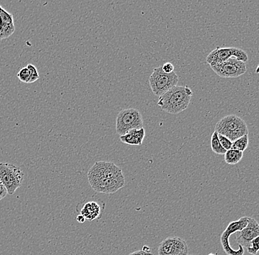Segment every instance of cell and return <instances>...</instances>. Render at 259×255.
Masks as SVG:
<instances>
[{
	"mask_svg": "<svg viewBox=\"0 0 259 255\" xmlns=\"http://www.w3.org/2000/svg\"><path fill=\"white\" fill-rule=\"evenodd\" d=\"M193 91L187 85H176L159 97L158 105L168 114H179L190 103Z\"/></svg>",
	"mask_w": 259,
	"mask_h": 255,
	"instance_id": "1",
	"label": "cell"
},
{
	"mask_svg": "<svg viewBox=\"0 0 259 255\" xmlns=\"http://www.w3.org/2000/svg\"><path fill=\"white\" fill-rule=\"evenodd\" d=\"M215 131L234 142L239 137L248 135V127L242 118L238 116L231 114L217 123Z\"/></svg>",
	"mask_w": 259,
	"mask_h": 255,
	"instance_id": "2",
	"label": "cell"
},
{
	"mask_svg": "<svg viewBox=\"0 0 259 255\" xmlns=\"http://www.w3.org/2000/svg\"><path fill=\"white\" fill-rule=\"evenodd\" d=\"M179 78L176 72L166 74L162 70L161 66L156 68L149 79L150 88L155 95L161 97L165 93L173 87L176 86Z\"/></svg>",
	"mask_w": 259,
	"mask_h": 255,
	"instance_id": "3",
	"label": "cell"
},
{
	"mask_svg": "<svg viewBox=\"0 0 259 255\" xmlns=\"http://www.w3.org/2000/svg\"><path fill=\"white\" fill-rule=\"evenodd\" d=\"M144 127V121L141 113L134 108H127L119 113L116 121V130L120 136L134 130Z\"/></svg>",
	"mask_w": 259,
	"mask_h": 255,
	"instance_id": "4",
	"label": "cell"
},
{
	"mask_svg": "<svg viewBox=\"0 0 259 255\" xmlns=\"http://www.w3.org/2000/svg\"><path fill=\"white\" fill-rule=\"evenodd\" d=\"M24 173L20 168L7 163H0V181L6 188L9 195H13L21 186Z\"/></svg>",
	"mask_w": 259,
	"mask_h": 255,
	"instance_id": "5",
	"label": "cell"
},
{
	"mask_svg": "<svg viewBox=\"0 0 259 255\" xmlns=\"http://www.w3.org/2000/svg\"><path fill=\"white\" fill-rule=\"evenodd\" d=\"M232 57L237 58L238 60L244 63L248 60V56L243 49L237 47H218L207 56L206 61L210 66H217L227 61Z\"/></svg>",
	"mask_w": 259,
	"mask_h": 255,
	"instance_id": "6",
	"label": "cell"
},
{
	"mask_svg": "<svg viewBox=\"0 0 259 255\" xmlns=\"http://www.w3.org/2000/svg\"><path fill=\"white\" fill-rule=\"evenodd\" d=\"M250 217H241L237 221H231L228 224L225 231L221 235L220 242L223 248L224 252L228 255H244V250L242 246H240L237 250H234L230 244V236L235 234L237 232L241 231L247 226Z\"/></svg>",
	"mask_w": 259,
	"mask_h": 255,
	"instance_id": "7",
	"label": "cell"
},
{
	"mask_svg": "<svg viewBox=\"0 0 259 255\" xmlns=\"http://www.w3.org/2000/svg\"><path fill=\"white\" fill-rule=\"evenodd\" d=\"M211 68L218 76L222 78H239L247 72L246 63L234 57L221 64L211 66Z\"/></svg>",
	"mask_w": 259,
	"mask_h": 255,
	"instance_id": "8",
	"label": "cell"
},
{
	"mask_svg": "<svg viewBox=\"0 0 259 255\" xmlns=\"http://www.w3.org/2000/svg\"><path fill=\"white\" fill-rule=\"evenodd\" d=\"M88 179L94 191L105 194H113L124 187L125 183L116 182L104 177L99 174L89 170L88 172Z\"/></svg>",
	"mask_w": 259,
	"mask_h": 255,
	"instance_id": "9",
	"label": "cell"
},
{
	"mask_svg": "<svg viewBox=\"0 0 259 255\" xmlns=\"http://www.w3.org/2000/svg\"><path fill=\"white\" fill-rule=\"evenodd\" d=\"M159 255H188L189 247L183 239L169 237L159 244Z\"/></svg>",
	"mask_w": 259,
	"mask_h": 255,
	"instance_id": "10",
	"label": "cell"
},
{
	"mask_svg": "<svg viewBox=\"0 0 259 255\" xmlns=\"http://www.w3.org/2000/svg\"><path fill=\"white\" fill-rule=\"evenodd\" d=\"M89 170L102 175L104 177L116 182L125 183V179L123 175L121 169L115 163L111 162H96Z\"/></svg>",
	"mask_w": 259,
	"mask_h": 255,
	"instance_id": "11",
	"label": "cell"
},
{
	"mask_svg": "<svg viewBox=\"0 0 259 255\" xmlns=\"http://www.w3.org/2000/svg\"><path fill=\"white\" fill-rule=\"evenodd\" d=\"M235 234L239 245L246 248L252 240L259 236V224L254 218H250L247 226Z\"/></svg>",
	"mask_w": 259,
	"mask_h": 255,
	"instance_id": "12",
	"label": "cell"
},
{
	"mask_svg": "<svg viewBox=\"0 0 259 255\" xmlns=\"http://www.w3.org/2000/svg\"><path fill=\"white\" fill-rule=\"evenodd\" d=\"M0 29L2 30L3 39H8L15 32L14 18L12 14L7 12L0 5Z\"/></svg>",
	"mask_w": 259,
	"mask_h": 255,
	"instance_id": "13",
	"label": "cell"
},
{
	"mask_svg": "<svg viewBox=\"0 0 259 255\" xmlns=\"http://www.w3.org/2000/svg\"><path fill=\"white\" fill-rule=\"evenodd\" d=\"M103 210L104 206H101L99 203L97 202V201H89V202L84 204L82 209H81L80 214L83 216L85 220L94 221V220L100 218Z\"/></svg>",
	"mask_w": 259,
	"mask_h": 255,
	"instance_id": "14",
	"label": "cell"
},
{
	"mask_svg": "<svg viewBox=\"0 0 259 255\" xmlns=\"http://www.w3.org/2000/svg\"><path fill=\"white\" fill-rule=\"evenodd\" d=\"M145 137V130L144 127L141 129H134L124 136L120 137V140L125 144L132 146H140L142 144L143 140Z\"/></svg>",
	"mask_w": 259,
	"mask_h": 255,
	"instance_id": "15",
	"label": "cell"
},
{
	"mask_svg": "<svg viewBox=\"0 0 259 255\" xmlns=\"http://www.w3.org/2000/svg\"><path fill=\"white\" fill-rule=\"evenodd\" d=\"M242 157V152L231 149L225 152V161L228 165H236L241 161Z\"/></svg>",
	"mask_w": 259,
	"mask_h": 255,
	"instance_id": "16",
	"label": "cell"
},
{
	"mask_svg": "<svg viewBox=\"0 0 259 255\" xmlns=\"http://www.w3.org/2000/svg\"><path fill=\"white\" fill-rule=\"evenodd\" d=\"M211 147L213 152L218 155H225L227 152L219 142V137H218V133L214 131L211 136Z\"/></svg>",
	"mask_w": 259,
	"mask_h": 255,
	"instance_id": "17",
	"label": "cell"
},
{
	"mask_svg": "<svg viewBox=\"0 0 259 255\" xmlns=\"http://www.w3.org/2000/svg\"><path fill=\"white\" fill-rule=\"evenodd\" d=\"M248 144L249 136L248 135H246V136H242V137H239L235 141L233 142L232 149L243 152L247 149Z\"/></svg>",
	"mask_w": 259,
	"mask_h": 255,
	"instance_id": "18",
	"label": "cell"
},
{
	"mask_svg": "<svg viewBox=\"0 0 259 255\" xmlns=\"http://www.w3.org/2000/svg\"><path fill=\"white\" fill-rule=\"evenodd\" d=\"M246 249L250 255H257L258 252H259V236L252 240Z\"/></svg>",
	"mask_w": 259,
	"mask_h": 255,
	"instance_id": "19",
	"label": "cell"
},
{
	"mask_svg": "<svg viewBox=\"0 0 259 255\" xmlns=\"http://www.w3.org/2000/svg\"><path fill=\"white\" fill-rule=\"evenodd\" d=\"M27 67L28 69L29 72H30V80H29V83L36 82V80L39 79V75L37 69L33 64H28Z\"/></svg>",
	"mask_w": 259,
	"mask_h": 255,
	"instance_id": "20",
	"label": "cell"
},
{
	"mask_svg": "<svg viewBox=\"0 0 259 255\" xmlns=\"http://www.w3.org/2000/svg\"><path fill=\"white\" fill-rule=\"evenodd\" d=\"M17 77L21 82H25V83H29L30 80V72H29L27 67H24L17 74Z\"/></svg>",
	"mask_w": 259,
	"mask_h": 255,
	"instance_id": "21",
	"label": "cell"
},
{
	"mask_svg": "<svg viewBox=\"0 0 259 255\" xmlns=\"http://www.w3.org/2000/svg\"><path fill=\"white\" fill-rule=\"evenodd\" d=\"M218 137H219V142L222 147L226 151L230 150L232 149L233 142L231 140L225 137V136H222V135L218 134Z\"/></svg>",
	"mask_w": 259,
	"mask_h": 255,
	"instance_id": "22",
	"label": "cell"
},
{
	"mask_svg": "<svg viewBox=\"0 0 259 255\" xmlns=\"http://www.w3.org/2000/svg\"><path fill=\"white\" fill-rule=\"evenodd\" d=\"M162 70L166 74L172 73L174 72V66L171 63H166L161 66Z\"/></svg>",
	"mask_w": 259,
	"mask_h": 255,
	"instance_id": "23",
	"label": "cell"
},
{
	"mask_svg": "<svg viewBox=\"0 0 259 255\" xmlns=\"http://www.w3.org/2000/svg\"><path fill=\"white\" fill-rule=\"evenodd\" d=\"M8 194V191H7L6 188L4 186L3 184L0 182V201L3 199Z\"/></svg>",
	"mask_w": 259,
	"mask_h": 255,
	"instance_id": "24",
	"label": "cell"
},
{
	"mask_svg": "<svg viewBox=\"0 0 259 255\" xmlns=\"http://www.w3.org/2000/svg\"><path fill=\"white\" fill-rule=\"evenodd\" d=\"M129 255H153L152 253H145L142 250L137 251V252H133Z\"/></svg>",
	"mask_w": 259,
	"mask_h": 255,
	"instance_id": "25",
	"label": "cell"
},
{
	"mask_svg": "<svg viewBox=\"0 0 259 255\" xmlns=\"http://www.w3.org/2000/svg\"><path fill=\"white\" fill-rule=\"evenodd\" d=\"M77 221H78V222L80 223V224H82V223L85 222V218H84L83 216L81 215V214H80V215H78V216H77Z\"/></svg>",
	"mask_w": 259,
	"mask_h": 255,
	"instance_id": "26",
	"label": "cell"
},
{
	"mask_svg": "<svg viewBox=\"0 0 259 255\" xmlns=\"http://www.w3.org/2000/svg\"><path fill=\"white\" fill-rule=\"evenodd\" d=\"M141 250H142L143 252H145V253H151V249H150V248L147 246H143Z\"/></svg>",
	"mask_w": 259,
	"mask_h": 255,
	"instance_id": "27",
	"label": "cell"
},
{
	"mask_svg": "<svg viewBox=\"0 0 259 255\" xmlns=\"http://www.w3.org/2000/svg\"><path fill=\"white\" fill-rule=\"evenodd\" d=\"M256 73L259 74V65H258L257 68H256Z\"/></svg>",
	"mask_w": 259,
	"mask_h": 255,
	"instance_id": "28",
	"label": "cell"
},
{
	"mask_svg": "<svg viewBox=\"0 0 259 255\" xmlns=\"http://www.w3.org/2000/svg\"><path fill=\"white\" fill-rule=\"evenodd\" d=\"M214 255V254L211 253V254H209V255Z\"/></svg>",
	"mask_w": 259,
	"mask_h": 255,
	"instance_id": "29",
	"label": "cell"
},
{
	"mask_svg": "<svg viewBox=\"0 0 259 255\" xmlns=\"http://www.w3.org/2000/svg\"><path fill=\"white\" fill-rule=\"evenodd\" d=\"M0 182H1V181H0Z\"/></svg>",
	"mask_w": 259,
	"mask_h": 255,
	"instance_id": "30",
	"label": "cell"
},
{
	"mask_svg": "<svg viewBox=\"0 0 259 255\" xmlns=\"http://www.w3.org/2000/svg\"></svg>",
	"mask_w": 259,
	"mask_h": 255,
	"instance_id": "31",
	"label": "cell"
}]
</instances>
